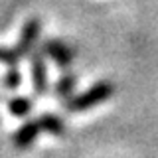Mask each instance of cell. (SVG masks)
<instances>
[{"instance_id": "6da1fadb", "label": "cell", "mask_w": 158, "mask_h": 158, "mask_svg": "<svg viewBox=\"0 0 158 158\" xmlns=\"http://www.w3.org/2000/svg\"><path fill=\"white\" fill-rule=\"evenodd\" d=\"M115 93V87L109 81H99L95 85H91L87 91L79 93V95H73L71 99L65 101V109L69 113H85L89 109L101 105L103 101H107L109 97Z\"/></svg>"}, {"instance_id": "7a4b0ae2", "label": "cell", "mask_w": 158, "mask_h": 158, "mask_svg": "<svg viewBox=\"0 0 158 158\" xmlns=\"http://www.w3.org/2000/svg\"><path fill=\"white\" fill-rule=\"evenodd\" d=\"M40 34H42V20L40 18H30L22 28V34H20V40L16 44V53L22 57H30L34 52H36Z\"/></svg>"}, {"instance_id": "3957f363", "label": "cell", "mask_w": 158, "mask_h": 158, "mask_svg": "<svg viewBox=\"0 0 158 158\" xmlns=\"http://www.w3.org/2000/svg\"><path fill=\"white\" fill-rule=\"evenodd\" d=\"M42 52L57 67H63V69L69 67L73 63V59H75V49L69 46V44L61 42V40H48V42H44Z\"/></svg>"}, {"instance_id": "277c9868", "label": "cell", "mask_w": 158, "mask_h": 158, "mask_svg": "<svg viewBox=\"0 0 158 158\" xmlns=\"http://www.w3.org/2000/svg\"><path fill=\"white\" fill-rule=\"evenodd\" d=\"M30 75H32V87L36 95H44L48 91V63L44 59V52L36 49L30 56Z\"/></svg>"}, {"instance_id": "5b68a950", "label": "cell", "mask_w": 158, "mask_h": 158, "mask_svg": "<svg viewBox=\"0 0 158 158\" xmlns=\"http://www.w3.org/2000/svg\"><path fill=\"white\" fill-rule=\"evenodd\" d=\"M42 131V125H40L38 118H32V121H26L22 127L18 128L16 132L12 135V144L16 150H26L36 142V138Z\"/></svg>"}, {"instance_id": "8992f818", "label": "cell", "mask_w": 158, "mask_h": 158, "mask_svg": "<svg viewBox=\"0 0 158 158\" xmlns=\"http://www.w3.org/2000/svg\"><path fill=\"white\" fill-rule=\"evenodd\" d=\"M75 85H77V79L73 73H63L61 77L57 79L56 83V97L59 101H67V99L73 97V91H75Z\"/></svg>"}, {"instance_id": "52a82bcc", "label": "cell", "mask_w": 158, "mask_h": 158, "mask_svg": "<svg viewBox=\"0 0 158 158\" xmlns=\"http://www.w3.org/2000/svg\"><path fill=\"white\" fill-rule=\"evenodd\" d=\"M40 125H42V131L48 132V135H53V136H61L65 132V123L61 121L57 115H52V113H46V115L38 117Z\"/></svg>"}, {"instance_id": "ba28073f", "label": "cell", "mask_w": 158, "mask_h": 158, "mask_svg": "<svg viewBox=\"0 0 158 158\" xmlns=\"http://www.w3.org/2000/svg\"><path fill=\"white\" fill-rule=\"evenodd\" d=\"M32 109H34V101L28 97H14L8 101V113L12 117H18V118L28 117L32 113Z\"/></svg>"}, {"instance_id": "9c48e42d", "label": "cell", "mask_w": 158, "mask_h": 158, "mask_svg": "<svg viewBox=\"0 0 158 158\" xmlns=\"http://www.w3.org/2000/svg\"><path fill=\"white\" fill-rule=\"evenodd\" d=\"M2 85L6 91H16L22 85V73H20L18 65H8L6 73L2 75Z\"/></svg>"}, {"instance_id": "30bf717a", "label": "cell", "mask_w": 158, "mask_h": 158, "mask_svg": "<svg viewBox=\"0 0 158 158\" xmlns=\"http://www.w3.org/2000/svg\"><path fill=\"white\" fill-rule=\"evenodd\" d=\"M18 61H20V56L16 53V49L0 46V63H4V65H18Z\"/></svg>"}, {"instance_id": "8fae6325", "label": "cell", "mask_w": 158, "mask_h": 158, "mask_svg": "<svg viewBox=\"0 0 158 158\" xmlns=\"http://www.w3.org/2000/svg\"><path fill=\"white\" fill-rule=\"evenodd\" d=\"M0 123H2V118H0Z\"/></svg>"}]
</instances>
